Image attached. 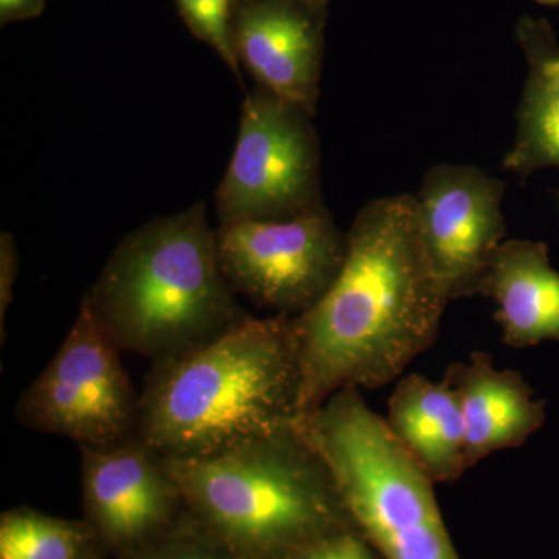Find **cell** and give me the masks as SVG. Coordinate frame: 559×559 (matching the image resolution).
Segmentation results:
<instances>
[{
	"label": "cell",
	"mask_w": 559,
	"mask_h": 559,
	"mask_svg": "<svg viewBox=\"0 0 559 559\" xmlns=\"http://www.w3.org/2000/svg\"><path fill=\"white\" fill-rule=\"evenodd\" d=\"M112 559H237L187 509L182 520L153 543Z\"/></svg>",
	"instance_id": "obj_17"
},
{
	"label": "cell",
	"mask_w": 559,
	"mask_h": 559,
	"mask_svg": "<svg viewBox=\"0 0 559 559\" xmlns=\"http://www.w3.org/2000/svg\"><path fill=\"white\" fill-rule=\"evenodd\" d=\"M164 463L190 513L237 559H285L355 525L301 419L215 457Z\"/></svg>",
	"instance_id": "obj_4"
},
{
	"label": "cell",
	"mask_w": 559,
	"mask_h": 559,
	"mask_svg": "<svg viewBox=\"0 0 559 559\" xmlns=\"http://www.w3.org/2000/svg\"><path fill=\"white\" fill-rule=\"evenodd\" d=\"M384 418L390 432L433 484L459 480L471 469L462 411L447 381L403 374Z\"/></svg>",
	"instance_id": "obj_14"
},
{
	"label": "cell",
	"mask_w": 559,
	"mask_h": 559,
	"mask_svg": "<svg viewBox=\"0 0 559 559\" xmlns=\"http://www.w3.org/2000/svg\"><path fill=\"white\" fill-rule=\"evenodd\" d=\"M216 249L237 296L294 318L333 285L347 255V234L320 205L293 218L219 224Z\"/></svg>",
	"instance_id": "obj_8"
},
{
	"label": "cell",
	"mask_w": 559,
	"mask_h": 559,
	"mask_svg": "<svg viewBox=\"0 0 559 559\" xmlns=\"http://www.w3.org/2000/svg\"><path fill=\"white\" fill-rule=\"evenodd\" d=\"M444 381L462 411L471 468L495 452L521 448L546 423V401L518 371L499 369L487 353L452 364Z\"/></svg>",
	"instance_id": "obj_12"
},
{
	"label": "cell",
	"mask_w": 559,
	"mask_h": 559,
	"mask_svg": "<svg viewBox=\"0 0 559 559\" xmlns=\"http://www.w3.org/2000/svg\"><path fill=\"white\" fill-rule=\"evenodd\" d=\"M301 421L371 549L384 559H460L437 503L436 484L360 389L340 390Z\"/></svg>",
	"instance_id": "obj_5"
},
{
	"label": "cell",
	"mask_w": 559,
	"mask_h": 559,
	"mask_svg": "<svg viewBox=\"0 0 559 559\" xmlns=\"http://www.w3.org/2000/svg\"><path fill=\"white\" fill-rule=\"evenodd\" d=\"M20 274V253L10 234L0 237V336L5 337V316Z\"/></svg>",
	"instance_id": "obj_20"
},
{
	"label": "cell",
	"mask_w": 559,
	"mask_h": 559,
	"mask_svg": "<svg viewBox=\"0 0 559 559\" xmlns=\"http://www.w3.org/2000/svg\"><path fill=\"white\" fill-rule=\"evenodd\" d=\"M448 305L423 248L414 194L367 202L333 285L293 318L301 418L342 389L399 381L436 344Z\"/></svg>",
	"instance_id": "obj_1"
},
{
	"label": "cell",
	"mask_w": 559,
	"mask_h": 559,
	"mask_svg": "<svg viewBox=\"0 0 559 559\" xmlns=\"http://www.w3.org/2000/svg\"><path fill=\"white\" fill-rule=\"evenodd\" d=\"M36 0H0L2 17L20 16L35 9Z\"/></svg>",
	"instance_id": "obj_21"
},
{
	"label": "cell",
	"mask_w": 559,
	"mask_h": 559,
	"mask_svg": "<svg viewBox=\"0 0 559 559\" xmlns=\"http://www.w3.org/2000/svg\"><path fill=\"white\" fill-rule=\"evenodd\" d=\"M0 559L110 558L86 521L17 507L0 516Z\"/></svg>",
	"instance_id": "obj_16"
},
{
	"label": "cell",
	"mask_w": 559,
	"mask_h": 559,
	"mask_svg": "<svg viewBox=\"0 0 559 559\" xmlns=\"http://www.w3.org/2000/svg\"><path fill=\"white\" fill-rule=\"evenodd\" d=\"M180 13L186 17L194 35L209 43L231 72L240 79V61L234 46V28L230 27L231 0H178Z\"/></svg>",
	"instance_id": "obj_18"
},
{
	"label": "cell",
	"mask_w": 559,
	"mask_h": 559,
	"mask_svg": "<svg viewBox=\"0 0 559 559\" xmlns=\"http://www.w3.org/2000/svg\"><path fill=\"white\" fill-rule=\"evenodd\" d=\"M308 5L293 0L250 3L234 27L238 61L259 87L314 116L320 95L322 38Z\"/></svg>",
	"instance_id": "obj_11"
},
{
	"label": "cell",
	"mask_w": 559,
	"mask_h": 559,
	"mask_svg": "<svg viewBox=\"0 0 559 559\" xmlns=\"http://www.w3.org/2000/svg\"><path fill=\"white\" fill-rule=\"evenodd\" d=\"M538 3H543V5H559V0H536Z\"/></svg>",
	"instance_id": "obj_23"
},
{
	"label": "cell",
	"mask_w": 559,
	"mask_h": 559,
	"mask_svg": "<svg viewBox=\"0 0 559 559\" xmlns=\"http://www.w3.org/2000/svg\"><path fill=\"white\" fill-rule=\"evenodd\" d=\"M304 2H307L308 5L311 7V9H319V7L323 5V3L326 2V0H304Z\"/></svg>",
	"instance_id": "obj_22"
},
{
	"label": "cell",
	"mask_w": 559,
	"mask_h": 559,
	"mask_svg": "<svg viewBox=\"0 0 559 559\" xmlns=\"http://www.w3.org/2000/svg\"><path fill=\"white\" fill-rule=\"evenodd\" d=\"M320 205L311 114L257 87L242 103L237 143L216 191L219 223L293 218Z\"/></svg>",
	"instance_id": "obj_6"
},
{
	"label": "cell",
	"mask_w": 559,
	"mask_h": 559,
	"mask_svg": "<svg viewBox=\"0 0 559 559\" xmlns=\"http://www.w3.org/2000/svg\"><path fill=\"white\" fill-rule=\"evenodd\" d=\"M83 520L110 559L175 527L187 503L164 460L138 433L105 447H80Z\"/></svg>",
	"instance_id": "obj_10"
},
{
	"label": "cell",
	"mask_w": 559,
	"mask_h": 559,
	"mask_svg": "<svg viewBox=\"0 0 559 559\" xmlns=\"http://www.w3.org/2000/svg\"><path fill=\"white\" fill-rule=\"evenodd\" d=\"M506 182L474 165L430 168L415 197L423 248L448 300L476 297L506 241Z\"/></svg>",
	"instance_id": "obj_9"
},
{
	"label": "cell",
	"mask_w": 559,
	"mask_h": 559,
	"mask_svg": "<svg viewBox=\"0 0 559 559\" xmlns=\"http://www.w3.org/2000/svg\"><path fill=\"white\" fill-rule=\"evenodd\" d=\"M481 297L495 301L503 344L528 348L559 341V272L544 242L506 240L481 283Z\"/></svg>",
	"instance_id": "obj_13"
},
{
	"label": "cell",
	"mask_w": 559,
	"mask_h": 559,
	"mask_svg": "<svg viewBox=\"0 0 559 559\" xmlns=\"http://www.w3.org/2000/svg\"><path fill=\"white\" fill-rule=\"evenodd\" d=\"M300 388L293 318L248 316L193 352L151 364L138 436L164 460L215 457L299 423Z\"/></svg>",
	"instance_id": "obj_2"
},
{
	"label": "cell",
	"mask_w": 559,
	"mask_h": 559,
	"mask_svg": "<svg viewBox=\"0 0 559 559\" xmlns=\"http://www.w3.org/2000/svg\"><path fill=\"white\" fill-rule=\"evenodd\" d=\"M120 353L81 301L57 355L17 400V421L66 437L79 448L135 436L140 393L121 366Z\"/></svg>",
	"instance_id": "obj_7"
},
{
	"label": "cell",
	"mask_w": 559,
	"mask_h": 559,
	"mask_svg": "<svg viewBox=\"0 0 559 559\" xmlns=\"http://www.w3.org/2000/svg\"><path fill=\"white\" fill-rule=\"evenodd\" d=\"M520 43L528 75L516 112V135L503 168L528 176L540 168L559 167V46L547 22L520 25Z\"/></svg>",
	"instance_id": "obj_15"
},
{
	"label": "cell",
	"mask_w": 559,
	"mask_h": 559,
	"mask_svg": "<svg viewBox=\"0 0 559 559\" xmlns=\"http://www.w3.org/2000/svg\"><path fill=\"white\" fill-rule=\"evenodd\" d=\"M81 301L120 352L151 364L193 352L248 318L221 270L204 202L127 235Z\"/></svg>",
	"instance_id": "obj_3"
},
{
	"label": "cell",
	"mask_w": 559,
	"mask_h": 559,
	"mask_svg": "<svg viewBox=\"0 0 559 559\" xmlns=\"http://www.w3.org/2000/svg\"><path fill=\"white\" fill-rule=\"evenodd\" d=\"M285 559H377L367 539L353 527L330 533L293 551Z\"/></svg>",
	"instance_id": "obj_19"
}]
</instances>
